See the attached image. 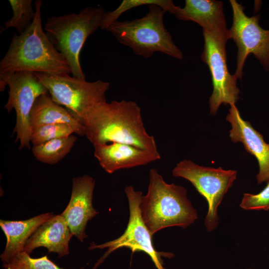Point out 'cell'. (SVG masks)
<instances>
[{
	"instance_id": "obj_7",
	"label": "cell",
	"mask_w": 269,
	"mask_h": 269,
	"mask_svg": "<svg viewBox=\"0 0 269 269\" xmlns=\"http://www.w3.org/2000/svg\"><path fill=\"white\" fill-rule=\"evenodd\" d=\"M8 87V98L4 108L9 113L13 109L16 113V124L13 133L16 134V141L20 148H30L31 128L30 115L36 99L48 91L34 73L27 71L0 74V92Z\"/></svg>"
},
{
	"instance_id": "obj_17",
	"label": "cell",
	"mask_w": 269,
	"mask_h": 269,
	"mask_svg": "<svg viewBox=\"0 0 269 269\" xmlns=\"http://www.w3.org/2000/svg\"><path fill=\"white\" fill-rule=\"evenodd\" d=\"M53 213L40 214L26 220H0V226L6 238L0 259L3 264L13 256L24 252L25 245L35 231L53 216Z\"/></svg>"
},
{
	"instance_id": "obj_21",
	"label": "cell",
	"mask_w": 269,
	"mask_h": 269,
	"mask_svg": "<svg viewBox=\"0 0 269 269\" xmlns=\"http://www.w3.org/2000/svg\"><path fill=\"white\" fill-rule=\"evenodd\" d=\"M150 5H158L166 12L172 14L176 6L170 0H124L116 9L105 12L100 28L107 29L111 24L117 21L123 13L129 10L139 6Z\"/></svg>"
},
{
	"instance_id": "obj_9",
	"label": "cell",
	"mask_w": 269,
	"mask_h": 269,
	"mask_svg": "<svg viewBox=\"0 0 269 269\" xmlns=\"http://www.w3.org/2000/svg\"><path fill=\"white\" fill-rule=\"evenodd\" d=\"M127 197L130 217L127 228L118 238L100 245L91 243L90 251L108 248V250L96 264L93 269H96L113 251L120 248L130 249L133 253L143 252L151 258L157 269H165L163 266L162 257L170 258L173 254L157 252L153 245L151 235L144 224L140 212L139 206L142 196L141 191H136L132 186L125 188Z\"/></svg>"
},
{
	"instance_id": "obj_24",
	"label": "cell",
	"mask_w": 269,
	"mask_h": 269,
	"mask_svg": "<svg viewBox=\"0 0 269 269\" xmlns=\"http://www.w3.org/2000/svg\"><path fill=\"white\" fill-rule=\"evenodd\" d=\"M240 207L245 210H269V180L265 188L259 193H244Z\"/></svg>"
},
{
	"instance_id": "obj_23",
	"label": "cell",
	"mask_w": 269,
	"mask_h": 269,
	"mask_svg": "<svg viewBox=\"0 0 269 269\" xmlns=\"http://www.w3.org/2000/svg\"><path fill=\"white\" fill-rule=\"evenodd\" d=\"M2 267L3 269H64L50 260L47 256L32 258L25 252L13 256L3 264Z\"/></svg>"
},
{
	"instance_id": "obj_15",
	"label": "cell",
	"mask_w": 269,
	"mask_h": 269,
	"mask_svg": "<svg viewBox=\"0 0 269 269\" xmlns=\"http://www.w3.org/2000/svg\"><path fill=\"white\" fill-rule=\"evenodd\" d=\"M72 236L62 215H54L31 235L25 245L24 252L30 255L35 249L44 247L49 252L62 257L69 254V243Z\"/></svg>"
},
{
	"instance_id": "obj_22",
	"label": "cell",
	"mask_w": 269,
	"mask_h": 269,
	"mask_svg": "<svg viewBox=\"0 0 269 269\" xmlns=\"http://www.w3.org/2000/svg\"><path fill=\"white\" fill-rule=\"evenodd\" d=\"M73 133V129L66 124L40 126L31 129L30 142L35 146L52 139L69 136Z\"/></svg>"
},
{
	"instance_id": "obj_5",
	"label": "cell",
	"mask_w": 269,
	"mask_h": 269,
	"mask_svg": "<svg viewBox=\"0 0 269 269\" xmlns=\"http://www.w3.org/2000/svg\"><path fill=\"white\" fill-rule=\"evenodd\" d=\"M102 7L88 6L78 13L48 17L44 29L55 48L67 60L73 76L85 79L80 54L87 38L101 27L105 13Z\"/></svg>"
},
{
	"instance_id": "obj_1",
	"label": "cell",
	"mask_w": 269,
	"mask_h": 269,
	"mask_svg": "<svg viewBox=\"0 0 269 269\" xmlns=\"http://www.w3.org/2000/svg\"><path fill=\"white\" fill-rule=\"evenodd\" d=\"M83 125L93 144L117 142L158 151L154 137L144 127L141 109L135 102L123 100L102 102L88 114Z\"/></svg>"
},
{
	"instance_id": "obj_3",
	"label": "cell",
	"mask_w": 269,
	"mask_h": 269,
	"mask_svg": "<svg viewBox=\"0 0 269 269\" xmlns=\"http://www.w3.org/2000/svg\"><path fill=\"white\" fill-rule=\"evenodd\" d=\"M181 186L166 183L155 168L149 172L147 192L142 195L139 209L142 219L151 236L165 228H186L198 217Z\"/></svg>"
},
{
	"instance_id": "obj_19",
	"label": "cell",
	"mask_w": 269,
	"mask_h": 269,
	"mask_svg": "<svg viewBox=\"0 0 269 269\" xmlns=\"http://www.w3.org/2000/svg\"><path fill=\"white\" fill-rule=\"evenodd\" d=\"M77 137L74 135L52 139L33 146L32 151L36 159L44 163L54 164L61 160L71 150Z\"/></svg>"
},
{
	"instance_id": "obj_16",
	"label": "cell",
	"mask_w": 269,
	"mask_h": 269,
	"mask_svg": "<svg viewBox=\"0 0 269 269\" xmlns=\"http://www.w3.org/2000/svg\"><path fill=\"white\" fill-rule=\"evenodd\" d=\"M173 14L178 19L197 23L203 30L219 34L229 33L221 1L186 0L183 7L176 5Z\"/></svg>"
},
{
	"instance_id": "obj_11",
	"label": "cell",
	"mask_w": 269,
	"mask_h": 269,
	"mask_svg": "<svg viewBox=\"0 0 269 269\" xmlns=\"http://www.w3.org/2000/svg\"><path fill=\"white\" fill-rule=\"evenodd\" d=\"M233 11V24L229 30L230 38L238 47L237 69L234 75L241 79L245 61L253 54L266 71L269 72V30L259 24L260 14L249 17L245 7L235 0H230Z\"/></svg>"
},
{
	"instance_id": "obj_20",
	"label": "cell",
	"mask_w": 269,
	"mask_h": 269,
	"mask_svg": "<svg viewBox=\"0 0 269 269\" xmlns=\"http://www.w3.org/2000/svg\"><path fill=\"white\" fill-rule=\"evenodd\" d=\"M13 12L12 17L0 29V33L9 28L16 29L18 34L25 31L31 25L35 15L31 0H9Z\"/></svg>"
},
{
	"instance_id": "obj_4",
	"label": "cell",
	"mask_w": 269,
	"mask_h": 269,
	"mask_svg": "<svg viewBox=\"0 0 269 269\" xmlns=\"http://www.w3.org/2000/svg\"><path fill=\"white\" fill-rule=\"evenodd\" d=\"M143 16L133 20L116 21L106 29L121 44L130 47L136 55L149 58L156 52L181 60L183 53L174 44L163 23L166 11L156 5L148 6Z\"/></svg>"
},
{
	"instance_id": "obj_13",
	"label": "cell",
	"mask_w": 269,
	"mask_h": 269,
	"mask_svg": "<svg viewBox=\"0 0 269 269\" xmlns=\"http://www.w3.org/2000/svg\"><path fill=\"white\" fill-rule=\"evenodd\" d=\"M230 105L226 120L232 127L230 131L231 140L234 143L242 142L246 150L257 158L259 166L257 175L258 183L267 182L269 180V143L264 140L263 135L254 129L249 121L242 118L235 104Z\"/></svg>"
},
{
	"instance_id": "obj_2",
	"label": "cell",
	"mask_w": 269,
	"mask_h": 269,
	"mask_svg": "<svg viewBox=\"0 0 269 269\" xmlns=\"http://www.w3.org/2000/svg\"><path fill=\"white\" fill-rule=\"evenodd\" d=\"M35 15L23 33H14L0 62V74L27 71L52 75L71 73L64 56L54 46L42 25V1L35 2Z\"/></svg>"
},
{
	"instance_id": "obj_12",
	"label": "cell",
	"mask_w": 269,
	"mask_h": 269,
	"mask_svg": "<svg viewBox=\"0 0 269 269\" xmlns=\"http://www.w3.org/2000/svg\"><path fill=\"white\" fill-rule=\"evenodd\" d=\"M95 185V180L89 175L73 178L70 199L61 214L73 236L82 242L88 237V222L99 214L92 204Z\"/></svg>"
},
{
	"instance_id": "obj_14",
	"label": "cell",
	"mask_w": 269,
	"mask_h": 269,
	"mask_svg": "<svg viewBox=\"0 0 269 269\" xmlns=\"http://www.w3.org/2000/svg\"><path fill=\"white\" fill-rule=\"evenodd\" d=\"M93 146L94 156L102 168L109 174L120 169L144 165L161 158L158 151L146 150L126 143L96 144Z\"/></svg>"
},
{
	"instance_id": "obj_6",
	"label": "cell",
	"mask_w": 269,
	"mask_h": 269,
	"mask_svg": "<svg viewBox=\"0 0 269 269\" xmlns=\"http://www.w3.org/2000/svg\"><path fill=\"white\" fill-rule=\"evenodd\" d=\"M52 100L66 108L81 124L97 105L107 101L110 83L100 80L88 82L68 74L34 73Z\"/></svg>"
},
{
	"instance_id": "obj_10",
	"label": "cell",
	"mask_w": 269,
	"mask_h": 269,
	"mask_svg": "<svg viewBox=\"0 0 269 269\" xmlns=\"http://www.w3.org/2000/svg\"><path fill=\"white\" fill-rule=\"evenodd\" d=\"M204 50L201 58L208 66L213 90L210 97V114L214 115L220 106L235 104L239 99L237 78L229 73L227 64L226 44L228 34H219L203 30Z\"/></svg>"
},
{
	"instance_id": "obj_18",
	"label": "cell",
	"mask_w": 269,
	"mask_h": 269,
	"mask_svg": "<svg viewBox=\"0 0 269 269\" xmlns=\"http://www.w3.org/2000/svg\"><path fill=\"white\" fill-rule=\"evenodd\" d=\"M66 124L75 134L85 135L83 125L65 108L55 102L50 95L40 96L35 101L30 115V125L33 128L46 125Z\"/></svg>"
},
{
	"instance_id": "obj_8",
	"label": "cell",
	"mask_w": 269,
	"mask_h": 269,
	"mask_svg": "<svg viewBox=\"0 0 269 269\" xmlns=\"http://www.w3.org/2000/svg\"><path fill=\"white\" fill-rule=\"evenodd\" d=\"M174 177L189 181L208 203L205 225L208 232L214 231L219 224L218 207L225 194L236 179L237 171L197 165L190 160L178 162L172 170Z\"/></svg>"
}]
</instances>
